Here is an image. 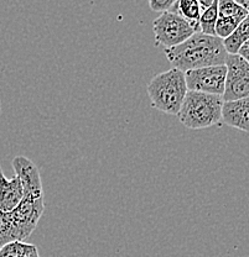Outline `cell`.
Masks as SVG:
<instances>
[{
    "instance_id": "obj_1",
    "label": "cell",
    "mask_w": 249,
    "mask_h": 257,
    "mask_svg": "<svg viewBox=\"0 0 249 257\" xmlns=\"http://www.w3.org/2000/svg\"><path fill=\"white\" fill-rule=\"evenodd\" d=\"M165 56L174 68L181 72L224 64L227 52L222 40L202 32H195L178 46L165 50Z\"/></svg>"
},
{
    "instance_id": "obj_2",
    "label": "cell",
    "mask_w": 249,
    "mask_h": 257,
    "mask_svg": "<svg viewBox=\"0 0 249 257\" xmlns=\"http://www.w3.org/2000/svg\"><path fill=\"white\" fill-rule=\"evenodd\" d=\"M146 90L151 105L169 115H178L189 92L185 73L174 67L156 74L150 80Z\"/></svg>"
},
{
    "instance_id": "obj_3",
    "label": "cell",
    "mask_w": 249,
    "mask_h": 257,
    "mask_svg": "<svg viewBox=\"0 0 249 257\" xmlns=\"http://www.w3.org/2000/svg\"><path fill=\"white\" fill-rule=\"evenodd\" d=\"M223 99L221 95L189 90L184 99L178 117L187 128L200 130L221 124Z\"/></svg>"
},
{
    "instance_id": "obj_4",
    "label": "cell",
    "mask_w": 249,
    "mask_h": 257,
    "mask_svg": "<svg viewBox=\"0 0 249 257\" xmlns=\"http://www.w3.org/2000/svg\"><path fill=\"white\" fill-rule=\"evenodd\" d=\"M155 45L165 50L183 44L195 34L194 28L175 12H165L152 23Z\"/></svg>"
},
{
    "instance_id": "obj_5",
    "label": "cell",
    "mask_w": 249,
    "mask_h": 257,
    "mask_svg": "<svg viewBox=\"0 0 249 257\" xmlns=\"http://www.w3.org/2000/svg\"><path fill=\"white\" fill-rule=\"evenodd\" d=\"M226 82L222 94L223 101L248 98L249 95V63L238 55H227Z\"/></svg>"
},
{
    "instance_id": "obj_6",
    "label": "cell",
    "mask_w": 249,
    "mask_h": 257,
    "mask_svg": "<svg viewBox=\"0 0 249 257\" xmlns=\"http://www.w3.org/2000/svg\"><path fill=\"white\" fill-rule=\"evenodd\" d=\"M185 80L189 90L222 96L226 82V66L219 64L187 71L185 72Z\"/></svg>"
},
{
    "instance_id": "obj_7",
    "label": "cell",
    "mask_w": 249,
    "mask_h": 257,
    "mask_svg": "<svg viewBox=\"0 0 249 257\" xmlns=\"http://www.w3.org/2000/svg\"><path fill=\"white\" fill-rule=\"evenodd\" d=\"M12 165L15 176L20 179L23 186L24 197H45L40 170L33 161L25 156H17L13 160Z\"/></svg>"
},
{
    "instance_id": "obj_8",
    "label": "cell",
    "mask_w": 249,
    "mask_h": 257,
    "mask_svg": "<svg viewBox=\"0 0 249 257\" xmlns=\"http://www.w3.org/2000/svg\"><path fill=\"white\" fill-rule=\"evenodd\" d=\"M222 122L228 126L248 133L249 130V98L223 101L221 110Z\"/></svg>"
},
{
    "instance_id": "obj_9",
    "label": "cell",
    "mask_w": 249,
    "mask_h": 257,
    "mask_svg": "<svg viewBox=\"0 0 249 257\" xmlns=\"http://www.w3.org/2000/svg\"><path fill=\"white\" fill-rule=\"evenodd\" d=\"M24 192L17 176L7 178L0 167V211H12L23 200Z\"/></svg>"
},
{
    "instance_id": "obj_10",
    "label": "cell",
    "mask_w": 249,
    "mask_h": 257,
    "mask_svg": "<svg viewBox=\"0 0 249 257\" xmlns=\"http://www.w3.org/2000/svg\"><path fill=\"white\" fill-rule=\"evenodd\" d=\"M171 12H175L176 14L180 15L184 20H186L194 28L195 31H200L199 20L202 9H201L197 0H178L173 7V9H171Z\"/></svg>"
},
{
    "instance_id": "obj_11",
    "label": "cell",
    "mask_w": 249,
    "mask_h": 257,
    "mask_svg": "<svg viewBox=\"0 0 249 257\" xmlns=\"http://www.w3.org/2000/svg\"><path fill=\"white\" fill-rule=\"evenodd\" d=\"M249 40V20L248 18H245L242 23L239 24L237 29L229 35L228 37H226L224 40H222V44H223L224 50H226L227 55H237L239 47L244 44L245 41Z\"/></svg>"
},
{
    "instance_id": "obj_12",
    "label": "cell",
    "mask_w": 249,
    "mask_h": 257,
    "mask_svg": "<svg viewBox=\"0 0 249 257\" xmlns=\"http://www.w3.org/2000/svg\"><path fill=\"white\" fill-rule=\"evenodd\" d=\"M217 19H218V0H215L212 5L202 10L199 20V29L200 32L210 36H216L215 28Z\"/></svg>"
},
{
    "instance_id": "obj_13",
    "label": "cell",
    "mask_w": 249,
    "mask_h": 257,
    "mask_svg": "<svg viewBox=\"0 0 249 257\" xmlns=\"http://www.w3.org/2000/svg\"><path fill=\"white\" fill-rule=\"evenodd\" d=\"M34 243L24 242V241H10L0 247V257H26L34 250H36Z\"/></svg>"
},
{
    "instance_id": "obj_14",
    "label": "cell",
    "mask_w": 249,
    "mask_h": 257,
    "mask_svg": "<svg viewBox=\"0 0 249 257\" xmlns=\"http://www.w3.org/2000/svg\"><path fill=\"white\" fill-rule=\"evenodd\" d=\"M19 240L17 229L13 224L10 213L0 211V247L10 241ZM20 241V240H19Z\"/></svg>"
},
{
    "instance_id": "obj_15",
    "label": "cell",
    "mask_w": 249,
    "mask_h": 257,
    "mask_svg": "<svg viewBox=\"0 0 249 257\" xmlns=\"http://www.w3.org/2000/svg\"><path fill=\"white\" fill-rule=\"evenodd\" d=\"M218 16L221 18H248V10L233 0H218Z\"/></svg>"
},
{
    "instance_id": "obj_16",
    "label": "cell",
    "mask_w": 249,
    "mask_h": 257,
    "mask_svg": "<svg viewBox=\"0 0 249 257\" xmlns=\"http://www.w3.org/2000/svg\"><path fill=\"white\" fill-rule=\"evenodd\" d=\"M245 19V18H244ZM244 19L242 18H221L218 16L215 28V35L218 39L224 40L239 26Z\"/></svg>"
},
{
    "instance_id": "obj_17",
    "label": "cell",
    "mask_w": 249,
    "mask_h": 257,
    "mask_svg": "<svg viewBox=\"0 0 249 257\" xmlns=\"http://www.w3.org/2000/svg\"><path fill=\"white\" fill-rule=\"evenodd\" d=\"M178 0H148L150 10L155 13H165L173 9Z\"/></svg>"
},
{
    "instance_id": "obj_18",
    "label": "cell",
    "mask_w": 249,
    "mask_h": 257,
    "mask_svg": "<svg viewBox=\"0 0 249 257\" xmlns=\"http://www.w3.org/2000/svg\"><path fill=\"white\" fill-rule=\"evenodd\" d=\"M237 55L239 56V57H242L243 60H245V61L249 60V40L248 41H245L244 44L239 47Z\"/></svg>"
},
{
    "instance_id": "obj_19",
    "label": "cell",
    "mask_w": 249,
    "mask_h": 257,
    "mask_svg": "<svg viewBox=\"0 0 249 257\" xmlns=\"http://www.w3.org/2000/svg\"><path fill=\"white\" fill-rule=\"evenodd\" d=\"M197 2H199L201 9L205 10L206 8H208V7H210V5H212V3L215 2V0H197Z\"/></svg>"
},
{
    "instance_id": "obj_20",
    "label": "cell",
    "mask_w": 249,
    "mask_h": 257,
    "mask_svg": "<svg viewBox=\"0 0 249 257\" xmlns=\"http://www.w3.org/2000/svg\"><path fill=\"white\" fill-rule=\"evenodd\" d=\"M233 2H235L237 4H239L240 7H243L244 9L248 10V5H249V0H233Z\"/></svg>"
},
{
    "instance_id": "obj_21",
    "label": "cell",
    "mask_w": 249,
    "mask_h": 257,
    "mask_svg": "<svg viewBox=\"0 0 249 257\" xmlns=\"http://www.w3.org/2000/svg\"><path fill=\"white\" fill-rule=\"evenodd\" d=\"M26 257H40V253H39V248H36V250H34L33 252L29 253Z\"/></svg>"
},
{
    "instance_id": "obj_22",
    "label": "cell",
    "mask_w": 249,
    "mask_h": 257,
    "mask_svg": "<svg viewBox=\"0 0 249 257\" xmlns=\"http://www.w3.org/2000/svg\"><path fill=\"white\" fill-rule=\"evenodd\" d=\"M0 116H2V101H0Z\"/></svg>"
}]
</instances>
